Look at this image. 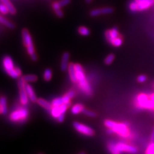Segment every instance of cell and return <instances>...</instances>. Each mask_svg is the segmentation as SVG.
I'll return each instance as SVG.
<instances>
[{"mask_svg": "<svg viewBox=\"0 0 154 154\" xmlns=\"http://www.w3.org/2000/svg\"><path fill=\"white\" fill-rule=\"evenodd\" d=\"M2 66L5 73L11 78L14 79L20 78L22 74L21 69L15 65L11 57L5 56L2 59Z\"/></svg>", "mask_w": 154, "mask_h": 154, "instance_id": "cell-3", "label": "cell"}, {"mask_svg": "<svg viewBox=\"0 0 154 154\" xmlns=\"http://www.w3.org/2000/svg\"><path fill=\"white\" fill-rule=\"evenodd\" d=\"M75 67L77 79L76 84H78L79 89L85 95L91 96L93 93V88L87 79L83 67L80 64H75Z\"/></svg>", "mask_w": 154, "mask_h": 154, "instance_id": "cell-1", "label": "cell"}, {"mask_svg": "<svg viewBox=\"0 0 154 154\" xmlns=\"http://www.w3.org/2000/svg\"><path fill=\"white\" fill-rule=\"evenodd\" d=\"M78 32L81 35H82V36H88L90 35V33H91L89 29L85 26H80L78 28Z\"/></svg>", "mask_w": 154, "mask_h": 154, "instance_id": "cell-24", "label": "cell"}, {"mask_svg": "<svg viewBox=\"0 0 154 154\" xmlns=\"http://www.w3.org/2000/svg\"><path fill=\"white\" fill-rule=\"evenodd\" d=\"M68 107L69 106L65 104L59 106H52V108L49 113L53 118L57 119L59 122L62 123L64 120L65 114Z\"/></svg>", "mask_w": 154, "mask_h": 154, "instance_id": "cell-9", "label": "cell"}, {"mask_svg": "<svg viewBox=\"0 0 154 154\" xmlns=\"http://www.w3.org/2000/svg\"><path fill=\"white\" fill-rule=\"evenodd\" d=\"M150 98L154 102V94H152L150 96Z\"/></svg>", "mask_w": 154, "mask_h": 154, "instance_id": "cell-31", "label": "cell"}, {"mask_svg": "<svg viewBox=\"0 0 154 154\" xmlns=\"http://www.w3.org/2000/svg\"><path fill=\"white\" fill-rule=\"evenodd\" d=\"M146 79H147V77L144 75H141L137 77V81L140 83L144 82L146 80Z\"/></svg>", "mask_w": 154, "mask_h": 154, "instance_id": "cell-29", "label": "cell"}, {"mask_svg": "<svg viewBox=\"0 0 154 154\" xmlns=\"http://www.w3.org/2000/svg\"><path fill=\"white\" fill-rule=\"evenodd\" d=\"M0 114H1V110H0Z\"/></svg>", "mask_w": 154, "mask_h": 154, "instance_id": "cell-35", "label": "cell"}, {"mask_svg": "<svg viewBox=\"0 0 154 154\" xmlns=\"http://www.w3.org/2000/svg\"><path fill=\"white\" fill-rule=\"evenodd\" d=\"M107 148L111 154H120L123 152L134 153L137 151L136 147L123 142H110L107 144Z\"/></svg>", "mask_w": 154, "mask_h": 154, "instance_id": "cell-5", "label": "cell"}, {"mask_svg": "<svg viewBox=\"0 0 154 154\" xmlns=\"http://www.w3.org/2000/svg\"><path fill=\"white\" fill-rule=\"evenodd\" d=\"M22 38L23 41V44L25 45L28 54L30 55L31 59L33 61H36L37 60V57L35 54L34 45L32 36L30 33H29L28 30L26 28H24L21 32Z\"/></svg>", "mask_w": 154, "mask_h": 154, "instance_id": "cell-6", "label": "cell"}, {"mask_svg": "<svg viewBox=\"0 0 154 154\" xmlns=\"http://www.w3.org/2000/svg\"><path fill=\"white\" fill-rule=\"evenodd\" d=\"M0 23L3 24V25H5V26H7V28H11V29H14V28L16 27L15 25H14L13 23L8 21L7 19H6L5 17H4L2 16H0Z\"/></svg>", "mask_w": 154, "mask_h": 154, "instance_id": "cell-23", "label": "cell"}, {"mask_svg": "<svg viewBox=\"0 0 154 154\" xmlns=\"http://www.w3.org/2000/svg\"><path fill=\"white\" fill-rule=\"evenodd\" d=\"M25 88L29 100H30V101H31L32 102H35L36 101H37V98L33 87L30 84L26 83L25 85Z\"/></svg>", "mask_w": 154, "mask_h": 154, "instance_id": "cell-15", "label": "cell"}, {"mask_svg": "<svg viewBox=\"0 0 154 154\" xmlns=\"http://www.w3.org/2000/svg\"><path fill=\"white\" fill-rule=\"evenodd\" d=\"M2 3H3L5 5H6L7 8L9 10V13L12 14V15H14L16 14V9L13 5V4L10 2V0H0Z\"/></svg>", "mask_w": 154, "mask_h": 154, "instance_id": "cell-21", "label": "cell"}, {"mask_svg": "<svg viewBox=\"0 0 154 154\" xmlns=\"http://www.w3.org/2000/svg\"><path fill=\"white\" fill-rule=\"evenodd\" d=\"M150 141H151V142H154V128L153 129L151 136H150Z\"/></svg>", "mask_w": 154, "mask_h": 154, "instance_id": "cell-30", "label": "cell"}, {"mask_svg": "<svg viewBox=\"0 0 154 154\" xmlns=\"http://www.w3.org/2000/svg\"><path fill=\"white\" fill-rule=\"evenodd\" d=\"M136 103L137 107L140 109H146L154 110V102L149 98L148 96L146 94H139L137 96Z\"/></svg>", "mask_w": 154, "mask_h": 154, "instance_id": "cell-10", "label": "cell"}, {"mask_svg": "<svg viewBox=\"0 0 154 154\" xmlns=\"http://www.w3.org/2000/svg\"><path fill=\"white\" fill-rule=\"evenodd\" d=\"M154 4V0H134L130 3L128 8L132 12L143 11L151 7Z\"/></svg>", "mask_w": 154, "mask_h": 154, "instance_id": "cell-8", "label": "cell"}, {"mask_svg": "<svg viewBox=\"0 0 154 154\" xmlns=\"http://www.w3.org/2000/svg\"><path fill=\"white\" fill-rule=\"evenodd\" d=\"M83 113H84L85 115L91 117V118L96 117V114L94 112L92 111V110H89V109H85L84 110Z\"/></svg>", "mask_w": 154, "mask_h": 154, "instance_id": "cell-28", "label": "cell"}, {"mask_svg": "<svg viewBox=\"0 0 154 154\" xmlns=\"http://www.w3.org/2000/svg\"><path fill=\"white\" fill-rule=\"evenodd\" d=\"M0 12L4 15H6L9 13V10L6 5H5L3 3L0 4Z\"/></svg>", "mask_w": 154, "mask_h": 154, "instance_id": "cell-27", "label": "cell"}, {"mask_svg": "<svg viewBox=\"0 0 154 154\" xmlns=\"http://www.w3.org/2000/svg\"><path fill=\"white\" fill-rule=\"evenodd\" d=\"M29 117V110L22 105L14 108L9 114V119L13 123H24L26 122Z\"/></svg>", "mask_w": 154, "mask_h": 154, "instance_id": "cell-4", "label": "cell"}, {"mask_svg": "<svg viewBox=\"0 0 154 154\" xmlns=\"http://www.w3.org/2000/svg\"><path fill=\"white\" fill-rule=\"evenodd\" d=\"M147 154H154V151H153V152H152L149 153H147Z\"/></svg>", "mask_w": 154, "mask_h": 154, "instance_id": "cell-34", "label": "cell"}, {"mask_svg": "<svg viewBox=\"0 0 154 154\" xmlns=\"http://www.w3.org/2000/svg\"><path fill=\"white\" fill-rule=\"evenodd\" d=\"M71 3V0H60L59 2H56L53 3L51 5V7L54 11L57 10L61 9L62 7L67 5Z\"/></svg>", "mask_w": 154, "mask_h": 154, "instance_id": "cell-17", "label": "cell"}, {"mask_svg": "<svg viewBox=\"0 0 154 154\" xmlns=\"http://www.w3.org/2000/svg\"><path fill=\"white\" fill-rule=\"evenodd\" d=\"M79 154H85V153L84 152H80Z\"/></svg>", "mask_w": 154, "mask_h": 154, "instance_id": "cell-33", "label": "cell"}, {"mask_svg": "<svg viewBox=\"0 0 154 154\" xmlns=\"http://www.w3.org/2000/svg\"><path fill=\"white\" fill-rule=\"evenodd\" d=\"M37 103L41 107H42L44 109H45L46 111L48 112H50V110L52 108V104L51 102H49L48 101L43 99V98H39L37 101Z\"/></svg>", "mask_w": 154, "mask_h": 154, "instance_id": "cell-18", "label": "cell"}, {"mask_svg": "<svg viewBox=\"0 0 154 154\" xmlns=\"http://www.w3.org/2000/svg\"><path fill=\"white\" fill-rule=\"evenodd\" d=\"M21 78L26 83H28V84L35 82L37 80V76L33 74H28V75H24L21 77Z\"/></svg>", "mask_w": 154, "mask_h": 154, "instance_id": "cell-22", "label": "cell"}, {"mask_svg": "<svg viewBox=\"0 0 154 154\" xmlns=\"http://www.w3.org/2000/svg\"><path fill=\"white\" fill-rule=\"evenodd\" d=\"M43 78L46 81H50L52 78V71L49 68L46 69L43 73Z\"/></svg>", "mask_w": 154, "mask_h": 154, "instance_id": "cell-25", "label": "cell"}, {"mask_svg": "<svg viewBox=\"0 0 154 154\" xmlns=\"http://www.w3.org/2000/svg\"><path fill=\"white\" fill-rule=\"evenodd\" d=\"M84 109L85 108L83 105H82L80 103H76L72 106L71 108V112L74 115H77L83 112Z\"/></svg>", "mask_w": 154, "mask_h": 154, "instance_id": "cell-20", "label": "cell"}, {"mask_svg": "<svg viewBox=\"0 0 154 154\" xmlns=\"http://www.w3.org/2000/svg\"><path fill=\"white\" fill-rule=\"evenodd\" d=\"M105 36L107 41L114 47H119L122 45V37L119 35L116 27L107 30L105 33Z\"/></svg>", "mask_w": 154, "mask_h": 154, "instance_id": "cell-7", "label": "cell"}, {"mask_svg": "<svg viewBox=\"0 0 154 154\" xmlns=\"http://www.w3.org/2000/svg\"><path fill=\"white\" fill-rule=\"evenodd\" d=\"M67 71H68V74L71 81L74 84H76L77 79L76 76L75 64L70 63L68 67V69H67Z\"/></svg>", "mask_w": 154, "mask_h": 154, "instance_id": "cell-16", "label": "cell"}, {"mask_svg": "<svg viewBox=\"0 0 154 154\" xmlns=\"http://www.w3.org/2000/svg\"><path fill=\"white\" fill-rule=\"evenodd\" d=\"M73 127L76 131L85 136H93L94 135V130L90 127L88 125H86L84 123H82L78 122L73 123Z\"/></svg>", "mask_w": 154, "mask_h": 154, "instance_id": "cell-12", "label": "cell"}, {"mask_svg": "<svg viewBox=\"0 0 154 154\" xmlns=\"http://www.w3.org/2000/svg\"><path fill=\"white\" fill-rule=\"evenodd\" d=\"M39 154H42V153H39Z\"/></svg>", "mask_w": 154, "mask_h": 154, "instance_id": "cell-36", "label": "cell"}, {"mask_svg": "<svg viewBox=\"0 0 154 154\" xmlns=\"http://www.w3.org/2000/svg\"><path fill=\"white\" fill-rule=\"evenodd\" d=\"M114 60V55L113 54H109L108 55L104 60V62L105 64L109 65L110 64L112 63V62Z\"/></svg>", "mask_w": 154, "mask_h": 154, "instance_id": "cell-26", "label": "cell"}, {"mask_svg": "<svg viewBox=\"0 0 154 154\" xmlns=\"http://www.w3.org/2000/svg\"><path fill=\"white\" fill-rule=\"evenodd\" d=\"M69 54L68 52H64L62 55L61 58V63H60V69L62 71H66L68 69L69 67Z\"/></svg>", "mask_w": 154, "mask_h": 154, "instance_id": "cell-14", "label": "cell"}, {"mask_svg": "<svg viewBox=\"0 0 154 154\" xmlns=\"http://www.w3.org/2000/svg\"><path fill=\"white\" fill-rule=\"evenodd\" d=\"M92 1H93V0H85V3H88V4H89V3H90L92 2Z\"/></svg>", "mask_w": 154, "mask_h": 154, "instance_id": "cell-32", "label": "cell"}, {"mask_svg": "<svg viewBox=\"0 0 154 154\" xmlns=\"http://www.w3.org/2000/svg\"><path fill=\"white\" fill-rule=\"evenodd\" d=\"M104 124L105 127L108 128L107 132L109 134H116L123 138H128L131 135V132H130L127 123H117L112 120L107 119L105 120Z\"/></svg>", "mask_w": 154, "mask_h": 154, "instance_id": "cell-2", "label": "cell"}, {"mask_svg": "<svg viewBox=\"0 0 154 154\" xmlns=\"http://www.w3.org/2000/svg\"><path fill=\"white\" fill-rule=\"evenodd\" d=\"M26 84V83L21 77L18 81L19 97V102H20L21 105H24V106H26V105H28L29 101H30L26 91V88H25Z\"/></svg>", "mask_w": 154, "mask_h": 154, "instance_id": "cell-11", "label": "cell"}, {"mask_svg": "<svg viewBox=\"0 0 154 154\" xmlns=\"http://www.w3.org/2000/svg\"><path fill=\"white\" fill-rule=\"evenodd\" d=\"M0 110L1 114L5 115L8 112V106H7V100L5 96L0 97Z\"/></svg>", "mask_w": 154, "mask_h": 154, "instance_id": "cell-19", "label": "cell"}, {"mask_svg": "<svg viewBox=\"0 0 154 154\" xmlns=\"http://www.w3.org/2000/svg\"><path fill=\"white\" fill-rule=\"evenodd\" d=\"M114 12V9L111 7H103L99 8H95L91 11L89 15L91 17H96L102 14H109Z\"/></svg>", "mask_w": 154, "mask_h": 154, "instance_id": "cell-13", "label": "cell"}]
</instances>
